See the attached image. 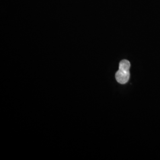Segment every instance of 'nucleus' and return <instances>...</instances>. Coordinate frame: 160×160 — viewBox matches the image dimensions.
Segmentation results:
<instances>
[{
	"label": "nucleus",
	"mask_w": 160,
	"mask_h": 160,
	"mask_svg": "<svg viewBox=\"0 0 160 160\" xmlns=\"http://www.w3.org/2000/svg\"><path fill=\"white\" fill-rule=\"evenodd\" d=\"M130 67L131 63L128 60L124 59L120 62L119 70L116 73V79L119 83L124 84L129 81L130 78Z\"/></svg>",
	"instance_id": "obj_1"
}]
</instances>
